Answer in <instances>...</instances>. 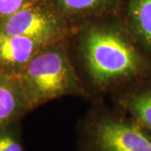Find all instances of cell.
Instances as JSON below:
<instances>
[{"label":"cell","instance_id":"1","mask_svg":"<svg viewBox=\"0 0 151 151\" xmlns=\"http://www.w3.org/2000/svg\"><path fill=\"white\" fill-rule=\"evenodd\" d=\"M121 13L88 22L67 38L86 97H113L151 79V59L132 38Z\"/></svg>","mask_w":151,"mask_h":151},{"label":"cell","instance_id":"2","mask_svg":"<svg viewBox=\"0 0 151 151\" xmlns=\"http://www.w3.org/2000/svg\"><path fill=\"white\" fill-rule=\"evenodd\" d=\"M17 76L30 111L59 97H86L67 39L46 45Z\"/></svg>","mask_w":151,"mask_h":151},{"label":"cell","instance_id":"3","mask_svg":"<svg viewBox=\"0 0 151 151\" xmlns=\"http://www.w3.org/2000/svg\"><path fill=\"white\" fill-rule=\"evenodd\" d=\"M79 151H151V133L118 108H95L77 125Z\"/></svg>","mask_w":151,"mask_h":151},{"label":"cell","instance_id":"4","mask_svg":"<svg viewBox=\"0 0 151 151\" xmlns=\"http://www.w3.org/2000/svg\"><path fill=\"white\" fill-rule=\"evenodd\" d=\"M71 32L46 0H35L0 19V34L25 36L45 45L66 40Z\"/></svg>","mask_w":151,"mask_h":151},{"label":"cell","instance_id":"5","mask_svg":"<svg viewBox=\"0 0 151 151\" xmlns=\"http://www.w3.org/2000/svg\"><path fill=\"white\" fill-rule=\"evenodd\" d=\"M71 31L88 22L120 14L125 0H46ZM72 33V32H71Z\"/></svg>","mask_w":151,"mask_h":151},{"label":"cell","instance_id":"6","mask_svg":"<svg viewBox=\"0 0 151 151\" xmlns=\"http://www.w3.org/2000/svg\"><path fill=\"white\" fill-rule=\"evenodd\" d=\"M45 45L31 38L0 34V67L4 74L19 75Z\"/></svg>","mask_w":151,"mask_h":151},{"label":"cell","instance_id":"7","mask_svg":"<svg viewBox=\"0 0 151 151\" xmlns=\"http://www.w3.org/2000/svg\"><path fill=\"white\" fill-rule=\"evenodd\" d=\"M121 14L132 38L151 59V0H125Z\"/></svg>","mask_w":151,"mask_h":151},{"label":"cell","instance_id":"8","mask_svg":"<svg viewBox=\"0 0 151 151\" xmlns=\"http://www.w3.org/2000/svg\"><path fill=\"white\" fill-rule=\"evenodd\" d=\"M30 112L17 76L0 79V129L19 123Z\"/></svg>","mask_w":151,"mask_h":151},{"label":"cell","instance_id":"9","mask_svg":"<svg viewBox=\"0 0 151 151\" xmlns=\"http://www.w3.org/2000/svg\"><path fill=\"white\" fill-rule=\"evenodd\" d=\"M112 97L115 108L129 114L151 133V79Z\"/></svg>","mask_w":151,"mask_h":151},{"label":"cell","instance_id":"10","mask_svg":"<svg viewBox=\"0 0 151 151\" xmlns=\"http://www.w3.org/2000/svg\"><path fill=\"white\" fill-rule=\"evenodd\" d=\"M0 151H24L20 122L0 129Z\"/></svg>","mask_w":151,"mask_h":151},{"label":"cell","instance_id":"11","mask_svg":"<svg viewBox=\"0 0 151 151\" xmlns=\"http://www.w3.org/2000/svg\"><path fill=\"white\" fill-rule=\"evenodd\" d=\"M35 0H0V19L19 11Z\"/></svg>","mask_w":151,"mask_h":151},{"label":"cell","instance_id":"12","mask_svg":"<svg viewBox=\"0 0 151 151\" xmlns=\"http://www.w3.org/2000/svg\"><path fill=\"white\" fill-rule=\"evenodd\" d=\"M4 76V72H3V70H2V69H1V67H0V79L3 77Z\"/></svg>","mask_w":151,"mask_h":151}]
</instances>
